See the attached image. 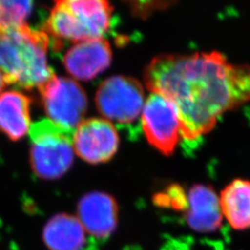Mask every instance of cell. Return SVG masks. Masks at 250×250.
Here are the masks:
<instances>
[{"mask_svg": "<svg viewBox=\"0 0 250 250\" xmlns=\"http://www.w3.org/2000/svg\"><path fill=\"white\" fill-rule=\"evenodd\" d=\"M145 82L176 107L182 137L196 141L219 118L250 99V67L232 65L217 51L163 54L146 69Z\"/></svg>", "mask_w": 250, "mask_h": 250, "instance_id": "cell-1", "label": "cell"}, {"mask_svg": "<svg viewBox=\"0 0 250 250\" xmlns=\"http://www.w3.org/2000/svg\"><path fill=\"white\" fill-rule=\"evenodd\" d=\"M48 37L26 24L0 33V72L7 84L39 88L55 76L47 65Z\"/></svg>", "mask_w": 250, "mask_h": 250, "instance_id": "cell-2", "label": "cell"}, {"mask_svg": "<svg viewBox=\"0 0 250 250\" xmlns=\"http://www.w3.org/2000/svg\"><path fill=\"white\" fill-rule=\"evenodd\" d=\"M113 8L104 0H62L55 3L45 29L55 38L74 42L99 39L109 28Z\"/></svg>", "mask_w": 250, "mask_h": 250, "instance_id": "cell-3", "label": "cell"}, {"mask_svg": "<svg viewBox=\"0 0 250 250\" xmlns=\"http://www.w3.org/2000/svg\"><path fill=\"white\" fill-rule=\"evenodd\" d=\"M32 169L38 177L61 178L73 161V133L50 120H42L30 127Z\"/></svg>", "mask_w": 250, "mask_h": 250, "instance_id": "cell-4", "label": "cell"}, {"mask_svg": "<svg viewBox=\"0 0 250 250\" xmlns=\"http://www.w3.org/2000/svg\"><path fill=\"white\" fill-rule=\"evenodd\" d=\"M144 89L137 80L112 76L104 81L96 94L99 113L118 126L131 128L142 115Z\"/></svg>", "mask_w": 250, "mask_h": 250, "instance_id": "cell-5", "label": "cell"}, {"mask_svg": "<svg viewBox=\"0 0 250 250\" xmlns=\"http://www.w3.org/2000/svg\"><path fill=\"white\" fill-rule=\"evenodd\" d=\"M45 113L54 124L74 132L87 110V97L80 84L56 75L40 86Z\"/></svg>", "mask_w": 250, "mask_h": 250, "instance_id": "cell-6", "label": "cell"}, {"mask_svg": "<svg viewBox=\"0 0 250 250\" xmlns=\"http://www.w3.org/2000/svg\"><path fill=\"white\" fill-rule=\"evenodd\" d=\"M141 125L153 147L170 156L182 137L181 122L173 103L159 93L151 92L144 105Z\"/></svg>", "mask_w": 250, "mask_h": 250, "instance_id": "cell-7", "label": "cell"}, {"mask_svg": "<svg viewBox=\"0 0 250 250\" xmlns=\"http://www.w3.org/2000/svg\"><path fill=\"white\" fill-rule=\"evenodd\" d=\"M73 149L83 161L91 164L109 161L119 146V135L114 125L104 119L83 121L75 129Z\"/></svg>", "mask_w": 250, "mask_h": 250, "instance_id": "cell-8", "label": "cell"}, {"mask_svg": "<svg viewBox=\"0 0 250 250\" xmlns=\"http://www.w3.org/2000/svg\"><path fill=\"white\" fill-rule=\"evenodd\" d=\"M112 59L107 40L99 38L79 42L67 51L63 58L66 71L72 77L89 81L107 70Z\"/></svg>", "mask_w": 250, "mask_h": 250, "instance_id": "cell-9", "label": "cell"}, {"mask_svg": "<svg viewBox=\"0 0 250 250\" xmlns=\"http://www.w3.org/2000/svg\"><path fill=\"white\" fill-rule=\"evenodd\" d=\"M188 200L185 220L191 230L199 233H212L221 229L224 215L220 197L213 188L195 185L188 191Z\"/></svg>", "mask_w": 250, "mask_h": 250, "instance_id": "cell-10", "label": "cell"}, {"mask_svg": "<svg viewBox=\"0 0 250 250\" xmlns=\"http://www.w3.org/2000/svg\"><path fill=\"white\" fill-rule=\"evenodd\" d=\"M78 215L84 230L96 237H107L116 229V201L106 193L92 192L84 195L78 204Z\"/></svg>", "mask_w": 250, "mask_h": 250, "instance_id": "cell-11", "label": "cell"}, {"mask_svg": "<svg viewBox=\"0 0 250 250\" xmlns=\"http://www.w3.org/2000/svg\"><path fill=\"white\" fill-rule=\"evenodd\" d=\"M31 99L18 91L0 94V131L16 141L30 130Z\"/></svg>", "mask_w": 250, "mask_h": 250, "instance_id": "cell-12", "label": "cell"}, {"mask_svg": "<svg viewBox=\"0 0 250 250\" xmlns=\"http://www.w3.org/2000/svg\"><path fill=\"white\" fill-rule=\"evenodd\" d=\"M221 209L235 231L250 230V181L235 179L220 195Z\"/></svg>", "mask_w": 250, "mask_h": 250, "instance_id": "cell-13", "label": "cell"}, {"mask_svg": "<svg viewBox=\"0 0 250 250\" xmlns=\"http://www.w3.org/2000/svg\"><path fill=\"white\" fill-rule=\"evenodd\" d=\"M43 240L49 250H82L85 244L84 228L72 215H55L44 227Z\"/></svg>", "mask_w": 250, "mask_h": 250, "instance_id": "cell-14", "label": "cell"}, {"mask_svg": "<svg viewBox=\"0 0 250 250\" xmlns=\"http://www.w3.org/2000/svg\"><path fill=\"white\" fill-rule=\"evenodd\" d=\"M32 1L0 0V33L25 24L32 9Z\"/></svg>", "mask_w": 250, "mask_h": 250, "instance_id": "cell-15", "label": "cell"}, {"mask_svg": "<svg viewBox=\"0 0 250 250\" xmlns=\"http://www.w3.org/2000/svg\"><path fill=\"white\" fill-rule=\"evenodd\" d=\"M157 202L161 206L170 207L176 210H187L188 207V195L180 186H171L165 193H161Z\"/></svg>", "mask_w": 250, "mask_h": 250, "instance_id": "cell-16", "label": "cell"}, {"mask_svg": "<svg viewBox=\"0 0 250 250\" xmlns=\"http://www.w3.org/2000/svg\"><path fill=\"white\" fill-rule=\"evenodd\" d=\"M7 85L5 79H4V76L2 74V72H0V93L2 92V90L4 89V87Z\"/></svg>", "mask_w": 250, "mask_h": 250, "instance_id": "cell-17", "label": "cell"}]
</instances>
